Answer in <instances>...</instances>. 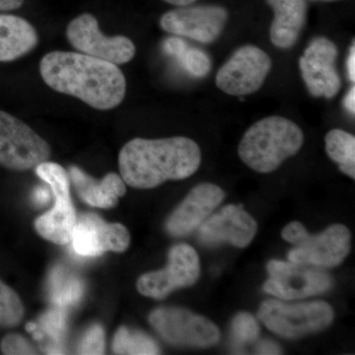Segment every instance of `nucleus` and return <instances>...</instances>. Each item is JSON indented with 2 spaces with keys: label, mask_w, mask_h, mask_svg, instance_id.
<instances>
[{
  "label": "nucleus",
  "mask_w": 355,
  "mask_h": 355,
  "mask_svg": "<svg viewBox=\"0 0 355 355\" xmlns=\"http://www.w3.org/2000/svg\"><path fill=\"white\" fill-rule=\"evenodd\" d=\"M69 178L81 200L98 209L116 207L119 198L127 193L125 181L116 173H110L97 181L79 168L70 167Z\"/></svg>",
  "instance_id": "nucleus-18"
},
{
  "label": "nucleus",
  "mask_w": 355,
  "mask_h": 355,
  "mask_svg": "<svg viewBox=\"0 0 355 355\" xmlns=\"http://www.w3.org/2000/svg\"><path fill=\"white\" fill-rule=\"evenodd\" d=\"M338 48L330 40L320 37L313 40L299 60L301 76L310 94L331 99L342 87L336 69Z\"/></svg>",
  "instance_id": "nucleus-15"
},
{
  "label": "nucleus",
  "mask_w": 355,
  "mask_h": 355,
  "mask_svg": "<svg viewBox=\"0 0 355 355\" xmlns=\"http://www.w3.org/2000/svg\"><path fill=\"white\" fill-rule=\"evenodd\" d=\"M227 20L228 12L223 7L188 6L165 13L160 26L170 34L211 44L219 38Z\"/></svg>",
  "instance_id": "nucleus-13"
},
{
  "label": "nucleus",
  "mask_w": 355,
  "mask_h": 355,
  "mask_svg": "<svg viewBox=\"0 0 355 355\" xmlns=\"http://www.w3.org/2000/svg\"><path fill=\"white\" fill-rule=\"evenodd\" d=\"M329 157L336 163L343 174L355 178V137L343 130H331L324 137Z\"/></svg>",
  "instance_id": "nucleus-22"
},
{
  "label": "nucleus",
  "mask_w": 355,
  "mask_h": 355,
  "mask_svg": "<svg viewBox=\"0 0 355 355\" xmlns=\"http://www.w3.org/2000/svg\"><path fill=\"white\" fill-rule=\"evenodd\" d=\"M113 350L116 354L154 355L160 354L157 343L151 336L127 327H121L114 335Z\"/></svg>",
  "instance_id": "nucleus-23"
},
{
  "label": "nucleus",
  "mask_w": 355,
  "mask_h": 355,
  "mask_svg": "<svg viewBox=\"0 0 355 355\" xmlns=\"http://www.w3.org/2000/svg\"><path fill=\"white\" fill-rule=\"evenodd\" d=\"M40 324L44 333L48 334L55 343H60L67 330V314L64 308L55 307L44 313L40 320Z\"/></svg>",
  "instance_id": "nucleus-27"
},
{
  "label": "nucleus",
  "mask_w": 355,
  "mask_h": 355,
  "mask_svg": "<svg viewBox=\"0 0 355 355\" xmlns=\"http://www.w3.org/2000/svg\"><path fill=\"white\" fill-rule=\"evenodd\" d=\"M257 231L258 224L241 205H228L198 226V237L209 246L230 243L245 248L253 241Z\"/></svg>",
  "instance_id": "nucleus-16"
},
{
  "label": "nucleus",
  "mask_w": 355,
  "mask_h": 355,
  "mask_svg": "<svg viewBox=\"0 0 355 355\" xmlns=\"http://www.w3.org/2000/svg\"><path fill=\"white\" fill-rule=\"evenodd\" d=\"M257 354H265V355H275L282 354V349L277 343L272 342V340H261L258 343L256 347Z\"/></svg>",
  "instance_id": "nucleus-31"
},
{
  "label": "nucleus",
  "mask_w": 355,
  "mask_h": 355,
  "mask_svg": "<svg viewBox=\"0 0 355 355\" xmlns=\"http://www.w3.org/2000/svg\"><path fill=\"white\" fill-rule=\"evenodd\" d=\"M83 295V284L67 268L57 266L49 279V296L55 307L64 308L77 304Z\"/></svg>",
  "instance_id": "nucleus-21"
},
{
  "label": "nucleus",
  "mask_w": 355,
  "mask_h": 355,
  "mask_svg": "<svg viewBox=\"0 0 355 355\" xmlns=\"http://www.w3.org/2000/svg\"><path fill=\"white\" fill-rule=\"evenodd\" d=\"M270 279L263 284V291L284 300L302 299L326 293L333 287V279L324 268L272 260L266 265Z\"/></svg>",
  "instance_id": "nucleus-9"
},
{
  "label": "nucleus",
  "mask_w": 355,
  "mask_h": 355,
  "mask_svg": "<svg viewBox=\"0 0 355 355\" xmlns=\"http://www.w3.org/2000/svg\"><path fill=\"white\" fill-rule=\"evenodd\" d=\"M79 354H104L105 334L100 324H93L88 329L77 347Z\"/></svg>",
  "instance_id": "nucleus-28"
},
{
  "label": "nucleus",
  "mask_w": 355,
  "mask_h": 355,
  "mask_svg": "<svg viewBox=\"0 0 355 355\" xmlns=\"http://www.w3.org/2000/svg\"><path fill=\"white\" fill-rule=\"evenodd\" d=\"M44 83L97 110L116 108L125 99L127 81L118 65L71 51H51L42 58Z\"/></svg>",
  "instance_id": "nucleus-1"
},
{
  "label": "nucleus",
  "mask_w": 355,
  "mask_h": 355,
  "mask_svg": "<svg viewBox=\"0 0 355 355\" xmlns=\"http://www.w3.org/2000/svg\"><path fill=\"white\" fill-rule=\"evenodd\" d=\"M24 0H0V10L9 11L19 8Z\"/></svg>",
  "instance_id": "nucleus-33"
},
{
  "label": "nucleus",
  "mask_w": 355,
  "mask_h": 355,
  "mask_svg": "<svg viewBox=\"0 0 355 355\" xmlns=\"http://www.w3.org/2000/svg\"><path fill=\"white\" fill-rule=\"evenodd\" d=\"M67 37L81 53L116 65L130 62L137 51L135 44L127 37L105 36L92 14L84 13L72 20L67 26Z\"/></svg>",
  "instance_id": "nucleus-12"
},
{
  "label": "nucleus",
  "mask_w": 355,
  "mask_h": 355,
  "mask_svg": "<svg viewBox=\"0 0 355 355\" xmlns=\"http://www.w3.org/2000/svg\"><path fill=\"white\" fill-rule=\"evenodd\" d=\"M79 256L98 257L105 252L121 253L130 247V232L123 224L108 223L94 214L76 217L70 237Z\"/></svg>",
  "instance_id": "nucleus-14"
},
{
  "label": "nucleus",
  "mask_w": 355,
  "mask_h": 355,
  "mask_svg": "<svg viewBox=\"0 0 355 355\" xmlns=\"http://www.w3.org/2000/svg\"><path fill=\"white\" fill-rule=\"evenodd\" d=\"M38 44V34L19 16L0 14V62H12L31 51Z\"/></svg>",
  "instance_id": "nucleus-20"
},
{
  "label": "nucleus",
  "mask_w": 355,
  "mask_h": 355,
  "mask_svg": "<svg viewBox=\"0 0 355 355\" xmlns=\"http://www.w3.org/2000/svg\"><path fill=\"white\" fill-rule=\"evenodd\" d=\"M164 1L167 2V3L172 4V6L182 7L191 6L196 0H164Z\"/></svg>",
  "instance_id": "nucleus-36"
},
{
  "label": "nucleus",
  "mask_w": 355,
  "mask_h": 355,
  "mask_svg": "<svg viewBox=\"0 0 355 355\" xmlns=\"http://www.w3.org/2000/svg\"><path fill=\"white\" fill-rule=\"evenodd\" d=\"M50 157L46 140L19 119L0 111V164L14 171H27Z\"/></svg>",
  "instance_id": "nucleus-8"
},
{
  "label": "nucleus",
  "mask_w": 355,
  "mask_h": 355,
  "mask_svg": "<svg viewBox=\"0 0 355 355\" xmlns=\"http://www.w3.org/2000/svg\"><path fill=\"white\" fill-rule=\"evenodd\" d=\"M2 354L6 355H30L36 354L31 343L22 336L11 334L6 336L0 343Z\"/></svg>",
  "instance_id": "nucleus-29"
},
{
  "label": "nucleus",
  "mask_w": 355,
  "mask_h": 355,
  "mask_svg": "<svg viewBox=\"0 0 355 355\" xmlns=\"http://www.w3.org/2000/svg\"><path fill=\"white\" fill-rule=\"evenodd\" d=\"M35 169L40 179L50 186L55 198L53 209L35 220V229L48 241L58 245L69 244L76 221L70 197L69 174L62 166L48 161Z\"/></svg>",
  "instance_id": "nucleus-6"
},
{
  "label": "nucleus",
  "mask_w": 355,
  "mask_h": 355,
  "mask_svg": "<svg viewBox=\"0 0 355 355\" xmlns=\"http://www.w3.org/2000/svg\"><path fill=\"white\" fill-rule=\"evenodd\" d=\"M272 67L266 51L251 44L242 46L219 69L216 86L231 96L253 94L263 86Z\"/></svg>",
  "instance_id": "nucleus-11"
},
{
  "label": "nucleus",
  "mask_w": 355,
  "mask_h": 355,
  "mask_svg": "<svg viewBox=\"0 0 355 355\" xmlns=\"http://www.w3.org/2000/svg\"><path fill=\"white\" fill-rule=\"evenodd\" d=\"M202 163L200 146L184 137L162 139H135L119 154L121 178L135 189H153L166 181H179L195 174Z\"/></svg>",
  "instance_id": "nucleus-2"
},
{
  "label": "nucleus",
  "mask_w": 355,
  "mask_h": 355,
  "mask_svg": "<svg viewBox=\"0 0 355 355\" xmlns=\"http://www.w3.org/2000/svg\"><path fill=\"white\" fill-rule=\"evenodd\" d=\"M188 44L183 40L178 38H169L164 43V51L172 57L178 58L186 49Z\"/></svg>",
  "instance_id": "nucleus-30"
},
{
  "label": "nucleus",
  "mask_w": 355,
  "mask_h": 355,
  "mask_svg": "<svg viewBox=\"0 0 355 355\" xmlns=\"http://www.w3.org/2000/svg\"><path fill=\"white\" fill-rule=\"evenodd\" d=\"M322 1H333V0H322Z\"/></svg>",
  "instance_id": "nucleus-37"
},
{
  "label": "nucleus",
  "mask_w": 355,
  "mask_h": 355,
  "mask_svg": "<svg viewBox=\"0 0 355 355\" xmlns=\"http://www.w3.org/2000/svg\"><path fill=\"white\" fill-rule=\"evenodd\" d=\"M347 71H349V80L352 83L355 81V48L354 44L350 50L349 60H347Z\"/></svg>",
  "instance_id": "nucleus-34"
},
{
  "label": "nucleus",
  "mask_w": 355,
  "mask_h": 355,
  "mask_svg": "<svg viewBox=\"0 0 355 355\" xmlns=\"http://www.w3.org/2000/svg\"><path fill=\"white\" fill-rule=\"evenodd\" d=\"M225 198V193L214 184H198L166 221V231L174 237H184L202 225Z\"/></svg>",
  "instance_id": "nucleus-17"
},
{
  "label": "nucleus",
  "mask_w": 355,
  "mask_h": 355,
  "mask_svg": "<svg viewBox=\"0 0 355 355\" xmlns=\"http://www.w3.org/2000/svg\"><path fill=\"white\" fill-rule=\"evenodd\" d=\"M50 200L51 195L48 189L44 188V187H38V188L35 189L34 193H33V202L35 205L43 207V205L49 203Z\"/></svg>",
  "instance_id": "nucleus-32"
},
{
  "label": "nucleus",
  "mask_w": 355,
  "mask_h": 355,
  "mask_svg": "<svg viewBox=\"0 0 355 355\" xmlns=\"http://www.w3.org/2000/svg\"><path fill=\"white\" fill-rule=\"evenodd\" d=\"M260 324L256 318L246 312L236 315L231 324V336L233 342L238 345L254 343L260 335Z\"/></svg>",
  "instance_id": "nucleus-25"
},
{
  "label": "nucleus",
  "mask_w": 355,
  "mask_h": 355,
  "mask_svg": "<svg viewBox=\"0 0 355 355\" xmlns=\"http://www.w3.org/2000/svg\"><path fill=\"white\" fill-rule=\"evenodd\" d=\"M275 13L270 26V42L287 50L296 44L306 22V0H266Z\"/></svg>",
  "instance_id": "nucleus-19"
},
{
  "label": "nucleus",
  "mask_w": 355,
  "mask_h": 355,
  "mask_svg": "<svg viewBox=\"0 0 355 355\" xmlns=\"http://www.w3.org/2000/svg\"><path fill=\"white\" fill-rule=\"evenodd\" d=\"M345 108L349 111V114H354L355 112V88L354 86L350 89L345 99Z\"/></svg>",
  "instance_id": "nucleus-35"
},
{
  "label": "nucleus",
  "mask_w": 355,
  "mask_h": 355,
  "mask_svg": "<svg viewBox=\"0 0 355 355\" xmlns=\"http://www.w3.org/2000/svg\"><path fill=\"white\" fill-rule=\"evenodd\" d=\"M177 58L183 65L184 69L193 76H207L211 69V62L209 55L205 51L198 49L188 46Z\"/></svg>",
  "instance_id": "nucleus-26"
},
{
  "label": "nucleus",
  "mask_w": 355,
  "mask_h": 355,
  "mask_svg": "<svg viewBox=\"0 0 355 355\" xmlns=\"http://www.w3.org/2000/svg\"><path fill=\"white\" fill-rule=\"evenodd\" d=\"M303 142L304 135L293 121L282 116H268L247 130L238 147V154L248 167L268 174L295 155Z\"/></svg>",
  "instance_id": "nucleus-3"
},
{
  "label": "nucleus",
  "mask_w": 355,
  "mask_h": 355,
  "mask_svg": "<svg viewBox=\"0 0 355 355\" xmlns=\"http://www.w3.org/2000/svg\"><path fill=\"white\" fill-rule=\"evenodd\" d=\"M24 317V306L18 294L0 279V327L17 326Z\"/></svg>",
  "instance_id": "nucleus-24"
},
{
  "label": "nucleus",
  "mask_w": 355,
  "mask_h": 355,
  "mask_svg": "<svg viewBox=\"0 0 355 355\" xmlns=\"http://www.w3.org/2000/svg\"><path fill=\"white\" fill-rule=\"evenodd\" d=\"M200 275V257L188 244H178L170 249L168 265L163 270L141 275L137 288L146 297L162 300L176 289L193 286Z\"/></svg>",
  "instance_id": "nucleus-10"
},
{
  "label": "nucleus",
  "mask_w": 355,
  "mask_h": 355,
  "mask_svg": "<svg viewBox=\"0 0 355 355\" xmlns=\"http://www.w3.org/2000/svg\"><path fill=\"white\" fill-rule=\"evenodd\" d=\"M286 241L294 245L287 254L292 263H305L318 268H334L349 256L352 235L343 224H333L323 232L310 235L300 222L287 224L282 232Z\"/></svg>",
  "instance_id": "nucleus-4"
},
{
  "label": "nucleus",
  "mask_w": 355,
  "mask_h": 355,
  "mask_svg": "<svg viewBox=\"0 0 355 355\" xmlns=\"http://www.w3.org/2000/svg\"><path fill=\"white\" fill-rule=\"evenodd\" d=\"M149 324L166 343L177 347H209L220 340L216 324L207 318L178 307H160L148 317Z\"/></svg>",
  "instance_id": "nucleus-7"
},
{
  "label": "nucleus",
  "mask_w": 355,
  "mask_h": 355,
  "mask_svg": "<svg viewBox=\"0 0 355 355\" xmlns=\"http://www.w3.org/2000/svg\"><path fill=\"white\" fill-rule=\"evenodd\" d=\"M258 317L275 335L293 340L328 328L335 313L324 301L288 304L270 299L261 303Z\"/></svg>",
  "instance_id": "nucleus-5"
}]
</instances>
